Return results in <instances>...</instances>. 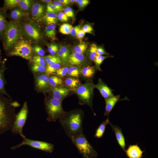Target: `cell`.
<instances>
[{
	"instance_id": "obj_1",
	"label": "cell",
	"mask_w": 158,
	"mask_h": 158,
	"mask_svg": "<svg viewBox=\"0 0 158 158\" xmlns=\"http://www.w3.org/2000/svg\"><path fill=\"white\" fill-rule=\"evenodd\" d=\"M83 118L81 111L75 110L66 112L59 121L67 135L71 138L83 133Z\"/></svg>"
},
{
	"instance_id": "obj_2",
	"label": "cell",
	"mask_w": 158,
	"mask_h": 158,
	"mask_svg": "<svg viewBox=\"0 0 158 158\" xmlns=\"http://www.w3.org/2000/svg\"><path fill=\"white\" fill-rule=\"evenodd\" d=\"M21 35L20 25L18 20L6 21L3 39L5 50L11 49L19 40Z\"/></svg>"
},
{
	"instance_id": "obj_3",
	"label": "cell",
	"mask_w": 158,
	"mask_h": 158,
	"mask_svg": "<svg viewBox=\"0 0 158 158\" xmlns=\"http://www.w3.org/2000/svg\"><path fill=\"white\" fill-rule=\"evenodd\" d=\"M78 152L84 158H95L97 153L83 133L70 138Z\"/></svg>"
},
{
	"instance_id": "obj_4",
	"label": "cell",
	"mask_w": 158,
	"mask_h": 158,
	"mask_svg": "<svg viewBox=\"0 0 158 158\" xmlns=\"http://www.w3.org/2000/svg\"><path fill=\"white\" fill-rule=\"evenodd\" d=\"M45 106L48 116L47 120L49 122H55L66 112L63 109L61 101L53 97L46 100Z\"/></svg>"
},
{
	"instance_id": "obj_5",
	"label": "cell",
	"mask_w": 158,
	"mask_h": 158,
	"mask_svg": "<svg viewBox=\"0 0 158 158\" xmlns=\"http://www.w3.org/2000/svg\"><path fill=\"white\" fill-rule=\"evenodd\" d=\"M33 49L30 42L26 40H19L12 48L10 55L20 57L27 60L32 57Z\"/></svg>"
},
{
	"instance_id": "obj_6",
	"label": "cell",
	"mask_w": 158,
	"mask_h": 158,
	"mask_svg": "<svg viewBox=\"0 0 158 158\" xmlns=\"http://www.w3.org/2000/svg\"><path fill=\"white\" fill-rule=\"evenodd\" d=\"M94 88V84L90 81L80 85L75 89L81 104H87L92 108V99Z\"/></svg>"
},
{
	"instance_id": "obj_7",
	"label": "cell",
	"mask_w": 158,
	"mask_h": 158,
	"mask_svg": "<svg viewBox=\"0 0 158 158\" xmlns=\"http://www.w3.org/2000/svg\"><path fill=\"white\" fill-rule=\"evenodd\" d=\"M20 25L21 34L28 40L35 43L39 42L41 34L37 25L32 21H27Z\"/></svg>"
},
{
	"instance_id": "obj_8",
	"label": "cell",
	"mask_w": 158,
	"mask_h": 158,
	"mask_svg": "<svg viewBox=\"0 0 158 158\" xmlns=\"http://www.w3.org/2000/svg\"><path fill=\"white\" fill-rule=\"evenodd\" d=\"M28 108L27 102H24L21 110L16 116L12 129L13 134H19L22 138L25 137L23 132V129L27 119Z\"/></svg>"
},
{
	"instance_id": "obj_9",
	"label": "cell",
	"mask_w": 158,
	"mask_h": 158,
	"mask_svg": "<svg viewBox=\"0 0 158 158\" xmlns=\"http://www.w3.org/2000/svg\"><path fill=\"white\" fill-rule=\"evenodd\" d=\"M23 140L19 144L11 147V149L15 150L23 145L29 146L32 148L42 150L46 152L51 153L54 149V146L52 144L48 142L34 140L26 138H23Z\"/></svg>"
},
{
	"instance_id": "obj_10",
	"label": "cell",
	"mask_w": 158,
	"mask_h": 158,
	"mask_svg": "<svg viewBox=\"0 0 158 158\" xmlns=\"http://www.w3.org/2000/svg\"><path fill=\"white\" fill-rule=\"evenodd\" d=\"M15 117L10 116L7 113L5 104L0 100V130L11 129Z\"/></svg>"
},
{
	"instance_id": "obj_11",
	"label": "cell",
	"mask_w": 158,
	"mask_h": 158,
	"mask_svg": "<svg viewBox=\"0 0 158 158\" xmlns=\"http://www.w3.org/2000/svg\"><path fill=\"white\" fill-rule=\"evenodd\" d=\"M94 87L99 90L105 99L114 95L113 93L114 90L109 87L101 78L99 79L97 83L94 85Z\"/></svg>"
},
{
	"instance_id": "obj_12",
	"label": "cell",
	"mask_w": 158,
	"mask_h": 158,
	"mask_svg": "<svg viewBox=\"0 0 158 158\" xmlns=\"http://www.w3.org/2000/svg\"><path fill=\"white\" fill-rule=\"evenodd\" d=\"M44 10L43 5L39 2L33 3L31 8V14L32 18L37 20L43 15Z\"/></svg>"
},
{
	"instance_id": "obj_13",
	"label": "cell",
	"mask_w": 158,
	"mask_h": 158,
	"mask_svg": "<svg viewBox=\"0 0 158 158\" xmlns=\"http://www.w3.org/2000/svg\"><path fill=\"white\" fill-rule=\"evenodd\" d=\"M112 130L114 132L116 140L121 147L124 151H126V142L122 129L116 125H114L110 123Z\"/></svg>"
},
{
	"instance_id": "obj_14",
	"label": "cell",
	"mask_w": 158,
	"mask_h": 158,
	"mask_svg": "<svg viewBox=\"0 0 158 158\" xmlns=\"http://www.w3.org/2000/svg\"><path fill=\"white\" fill-rule=\"evenodd\" d=\"M120 95H114L105 99V108L104 116H107L108 117L110 113L113 109L114 106L119 100Z\"/></svg>"
},
{
	"instance_id": "obj_15",
	"label": "cell",
	"mask_w": 158,
	"mask_h": 158,
	"mask_svg": "<svg viewBox=\"0 0 158 158\" xmlns=\"http://www.w3.org/2000/svg\"><path fill=\"white\" fill-rule=\"evenodd\" d=\"M67 60L71 65H79L84 63L85 57L83 54L73 51L69 54Z\"/></svg>"
},
{
	"instance_id": "obj_16",
	"label": "cell",
	"mask_w": 158,
	"mask_h": 158,
	"mask_svg": "<svg viewBox=\"0 0 158 158\" xmlns=\"http://www.w3.org/2000/svg\"><path fill=\"white\" fill-rule=\"evenodd\" d=\"M125 152L129 158H141L143 153L137 145H129Z\"/></svg>"
},
{
	"instance_id": "obj_17",
	"label": "cell",
	"mask_w": 158,
	"mask_h": 158,
	"mask_svg": "<svg viewBox=\"0 0 158 158\" xmlns=\"http://www.w3.org/2000/svg\"><path fill=\"white\" fill-rule=\"evenodd\" d=\"M69 91V89L65 87L55 88L52 90L53 98L61 101L68 95Z\"/></svg>"
},
{
	"instance_id": "obj_18",
	"label": "cell",
	"mask_w": 158,
	"mask_h": 158,
	"mask_svg": "<svg viewBox=\"0 0 158 158\" xmlns=\"http://www.w3.org/2000/svg\"><path fill=\"white\" fill-rule=\"evenodd\" d=\"M48 75L45 74L40 75L36 79V84L37 88L40 90H44L48 86Z\"/></svg>"
},
{
	"instance_id": "obj_19",
	"label": "cell",
	"mask_w": 158,
	"mask_h": 158,
	"mask_svg": "<svg viewBox=\"0 0 158 158\" xmlns=\"http://www.w3.org/2000/svg\"><path fill=\"white\" fill-rule=\"evenodd\" d=\"M6 10L0 8V40H2L6 20Z\"/></svg>"
},
{
	"instance_id": "obj_20",
	"label": "cell",
	"mask_w": 158,
	"mask_h": 158,
	"mask_svg": "<svg viewBox=\"0 0 158 158\" xmlns=\"http://www.w3.org/2000/svg\"><path fill=\"white\" fill-rule=\"evenodd\" d=\"M28 15V13L22 10L19 8H16L12 10L10 16L14 20H18Z\"/></svg>"
},
{
	"instance_id": "obj_21",
	"label": "cell",
	"mask_w": 158,
	"mask_h": 158,
	"mask_svg": "<svg viewBox=\"0 0 158 158\" xmlns=\"http://www.w3.org/2000/svg\"><path fill=\"white\" fill-rule=\"evenodd\" d=\"M96 69L94 66H88L83 68L81 70V73L84 77L91 78L94 76Z\"/></svg>"
},
{
	"instance_id": "obj_22",
	"label": "cell",
	"mask_w": 158,
	"mask_h": 158,
	"mask_svg": "<svg viewBox=\"0 0 158 158\" xmlns=\"http://www.w3.org/2000/svg\"><path fill=\"white\" fill-rule=\"evenodd\" d=\"M110 123L109 117H108L98 127L96 131L94 137L97 138H101L104 133L106 126Z\"/></svg>"
},
{
	"instance_id": "obj_23",
	"label": "cell",
	"mask_w": 158,
	"mask_h": 158,
	"mask_svg": "<svg viewBox=\"0 0 158 158\" xmlns=\"http://www.w3.org/2000/svg\"><path fill=\"white\" fill-rule=\"evenodd\" d=\"M44 19L48 25L55 24L58 21L57 15L54 13H47L44 16Z\"/></svg>"
},
{
	"instance_id": "obj_24",
	"label": "cell",
	"mask_w": 158,
	"mask_h": 158,
	"mask_svg": "<svg viewBox=\"0 0 158 158\" xmlns=\"http://www.w3.org/2000/svg\"><path fill=\"white\" fill-rule=\"evenodd\" d=\"M66 85L71 89H75L81 84L80 80L78 79L73 78H68L65 80Z\"/></svg>"
},
{
	"instance_id": "obj_25",
	"label": "cell",
	"mask_w": 158,
	"mask_h": 158,
	"mask_svg": "<svg viewBox=\"0 0 158 158\" xmlns=\"http://www.w3.org/2000/svg\"><path fill=\"white\" fill-rule=\"evenodd\" d=\"M45 32L47 36L52 40L56 39V25L52 24L48 25L45 28Z\"/></svg>"
},
{
	"instance_id": "obj_26",
	"label": "cell",
	"mask_w": 158,
	"mask_h": 158,
	"mask_svg": "<svg viewBox=\"0 0 158 158\" xmlns=\"http://www.w3.org/2000/svg\"><path fill=\"white\" fill-rule=\"evenodd\" d=\"M33 4L32 1L30 0H20L18 6L22 10L26 12L31 9Z\"/></svg>"
},
{
	"instance_id": "obj_27",
	"label": "cell",
	"mask_w": 158,
	"mask_h": 158,
	"mask_svg": "<svg viewBox=\"0 0 158 158\" xmlns=\"http://www.w3.org/2000/svg\"><path fill=\"white\" fill-rule=\"evenodd\" d=\"M49 84L51 86L55 87L63 84L62 79L59 77L52 75L48 78Z\"/></svg>"
},
{
	"instance_id": "obj_28",
	"label": "cell",
	"mask_w": 158,
	"mask_h": 158,
	"mask_svg": "<svg viewBox=\"0 0 158 158\" xmlns=\"http://www.w3.org/2000/svg\"><path fill=\"white\" fill-rule=\"evenodd\" d=\"M57 55L60 59L64 60H67L69 55V49L66 47L62 46L57 52Z\"/></svg>"
},
{
	"instance_id": "obj_29",
	"label": "cell",
	"mask_w": 158,
	"mask_h": 158,
	"mask_svg": "<svg viewBox=\"0 0 158 158\" xmlns=\"http://www.w3.org/2000/svg\"><path fill=\"white\" fill-rule=\"evenodd\" d=\"M112 55L102 56L96 55L94 61L95 62L96 68L99 71H101L100 66L104 61L108 58H113Z\"/></svg>"
},
{
	"instance_id": "obj_30",
	"label": "cell",
	"mask_w": 158,
	"mask_h": 158,
	"mask_svg": "<svg viewBox=\"0 0 158 158\" xmlns=\"http://www.w3.org/2000/svg\"><path fill=\"white\" fill-rule=\"evenodd\" d=\"M44 60L47 65L54 63H61L62 61L59 57L54 55H48L45 56Z\"/></svg>"
},
{
	"instance_id": "obj_31",
	"label": "cell",
	"mask_w": 158,
	"mask_h": 158,
	"mask_svg": "<svg viewBox=\"0 0 158 158\" xmlns=\"http://www.w3.org/2000/svg\"><path fill=\"white\" fill-rule=\"evenodd\" d=\"M20 0H4V9H11L18 6V4Z\"/></svg>"
},
{
	"instance_id": "obj_32",
	"label": "cell",
	"mask_w": 158,
	"mask_h": 158,
	"mask_svg": "<svg viewBox=\"0 0 158 158\" xmlns=\"http://www.w3.org/2000/svg\"><path fill=\"white\" fill-rule=\"evenodd\" d=\"M61 65L60 63H54L47 65L46 68L45 73L48 75L53 74L56 73V71L61 68Z\"/></svg>"
},
{
	"instance_id": "obj_33",
	"label": "cell",
	"mask_w": 158,
	"mask_h": 158,
	"mask_svg": "<svg viewBox=\"0 0 158 158\" xmlns=\"http://www.w3.org/2000/svg\"><path fill=\"white\" fill-rule=\"evenodd\" d=\"M81 73L80 69L75 66H72L68 69L67 74L73 77H77Z\"/></svg>"
},
{
	"instance_id": "obj_34",
	"label": "cell",
	"mask_w": 158,
	"mask_h": 158,
	"mask_svg": "<svg viewBox=\"0 0 158 158\" xmlns=\"http://www.w3.org/2000/svg\"><path fill=\"white\" fill-rule=\"evenodd\" d=\"M32 62L34 64L45 66L46 63L44 58L39 55H35L32 59Z\"/></svg>"
},
{
	"instance_id": "obj_35",
	"label": "cell",
	"mask_w": 158,
	"mask_h": 158,
	"mask_svg": "<svg viewBox=\"0 0 158 158\" xmlns=\"http://www.w3.org/2000/svg\"><path fill=\"white\" fill-rule=\"evenodd\" d=\"M72 28V25L69 24L63 23L60 26L59 31L63 34L68 35L70 34Z\"/></svg>"
},
{
	"instance_id": "obj_36",
	"label": "cell",
	"mask_w": 158,
	"mask_h": 158,
	"mask_svg": "<svg viewBox=\"0 0 158 158\" xmlns=\"http://www.w3.org/2000/svg\"><path fill=\"white\" fill-rule=\"evenodd\" d=\"M87 48V45L86 43L81 42L79 44L74 48L73 50L74 51L82 54L85 51Z\"/></svg>"
},
{
	"instance_id": "obj_37",
	"label": "cell",
	"mask_w": 158,
	"mask_h": 158,
	"mask_svg": "<svg viewBox=\"0 0 158 158\" xmlns=\"http://www.w3.org/2000/svg\"><path fill=\"white\" fill-rule=\"evenodd\" d=\"M97 48V45L94 44H92L90 46L89 50V58L91 61H94L96 55V51Z\"/></svg>"
},
{
	"instance_id": "obj_38",
	"label": "cell",
	"mask_w": 158,
	"mask_h": 158,
	"mask_svg": "<svg viewBox=\"0 0 158 158\" xmlns=\"http://www.w3.org/2000/svg\"><path fill=\"white\" fill-rule=\"evenodd\" d=\"M68 68L67 67L60 68L56 72V73L59 77H63L67 73Z\"/></svg>"
},
{
	"instance_id": "obj_39",
	"label": "cell",
	"mask_w": 158,
	"mask_h": 158,
	"mask_svg": "<svg viewBox=\"0 0 158 158\" xmlns=\"http://www.w3.org/2000/svg\"><path fill=\"white\" fill-rule=\"evenodd\" d=\"M32 69L34 72H45L46 68L45 66L33 64L32 66Z\"/></svg>"
},
{
	"instance_id": "obj_40",
	"label": "cell",
	"mask_w": 158,
	"mask_h": 158,
	"mask_svg": "<svg viewBox=\"0 0 158 158\" xmlns=\"http://www.w3.org/2000/svg\"><path fill=\"white\" fill-rule=\"evenodd\" d=\"M33 50L37 53L38 55L43 56L44 55L45 52L40 46L35 45L33 47Z\"/></svg>"
},
{
	"instance_id": "obj_41",
	"label": "cell",
	"mask_w": 158,
	"mask_h": 158,
	"mask_svg": "<svg viewBox=\"0 0 158 158\" xmlns=\"http://www.w3.org/2000/svg\"><path fill=\"white\" fill-rule=\"evenodd\" d=\"M64 13L68 17L71 18H73L74 17V13L70 7H67L63 9Z\"/></svg>"
},
{
	"instance_id": "obj_42",
	"label": "cell",
	"mask_w": 158,
	"mask_h": 158,
	"mask_svg": "<svg viewBox=\"0 0 158 158\" xmlns=\"http://www.w3.org/2000/svg\"><path fill=\"white\" fill-rule=\"evenodd\" d=\"M53 4L54 8L57 12L63 10V7L62 4L58 0L54 1Z\"/></svg>"
},
{
	"instance_id": "obj_43",
	"label": "cell",
	"mask_w": 158,
	"mask_h": 158,
	"mask_svg": "<svg viewBox=\"0 0 158 158\" xmlns=\"http://www.w3.org/2000/svg\"><path fill=\"white\" fill-rule=\"evenodd\" d=\"M96 55H105V56L109 55V54L106 52L104 49L101 47H97Z\"/></svg>"
},
{
	"instance_id": "obj_44",
	"label": "cell",
	"mask_w": 158,
	"mask_h": 158,
	"mask_svg": "<svg viewBox=\"0 0 158 158\" xmlns=\"http://www.w3.org/2000/svg\"><path fill=\"white\" fill-rule=\"evenodd\" d=\"M47 13H56L57 12L54 8L52 3H47Z\"/></svg>"
},
{
	"instance_id": "obj_45",
	"label": "cell",
	"mask_w": 158,
	"mask_h": 158,
	"mask_svg": "<svg viewBox=\"0 0 158 158\" xmlns=\"http://www.w3.org/2000/svg\"><path fill=\"white\" fill-rule=\"evenodd\" d=\"M57 16L58 19L62 22H67L68 20V17L63 12L59 13Z\"/></svg>"
},
{
	"instance_id": "obj_46",
	"label": "cell",
	"mask_w": 158,
	"mask_h": 158,
	"mask_svg": "<svg viewBox=\"0 0 158 158\" xmlns=\"http://www.w3.org/2000/svg\"><path fill=\"white\" fill-rule=\"evenodd\" d=\"M79 26H77L74 27H72L70 30V34L74 37H76L78 32L80 30Z\"/></svg>"
},
{
	"instance_id": "obj_47",
	"label": "cell",
	"mask_w": 158,
	"mask_h": 158,
	"mask_svg": "<svg viewBox=\"0 0 158 158\" xmlns=\"http://www.w3.org/2000/svg\"><path fill=\"white\" fill-rule=\"evenodd\" d=\"M82 30L85 33H91L93 31V28L91 25L86 24L83 27Z\"/></svg>"
},
{
	"instance_id": "obj_48",
	"label": "cell",
	"mask_w": 158,
	"mask_h": 158,
	"mask_svg": "<svg viewBox=\"0 0 158 158\" xmlns=\"http://www.w3.org/2000/svg\"><path fill=\"white\" fill-rule=\"evenodd\" d=\"M85 34V32L82 30H80L78 33L76 37L81 42Z\"/></svg>"
},
{
	"instance_id": "obj_49",
	"label": "cell",
	"mask_w": 158,
	"mask_h": 158,
	"mask_svg": "<svg viewBox=\"0 0 158 158\" xmlns=\"http://www.w3.org/2000/svg\"><path fill=\"white\" fill-rule=\"evenodd\" d=\"M4 89V81L2 74L0 72V91H2Z\"/></svg>"
},
{
	"instance_id": "obj_50",
	"label": "cell",
	"mask_w": 158,
	"mask_h": 158,
	"mask_svg": "<svg viewBox=\"0 0 158 158\" xmlns=\"http://www.w3.org/2000/svg\"><path fill=\"white\" fill-rule=\"evenodd\" d=\"M59 48L57 45L49 53L51 55H54L58 51Z\"/></svg>"
},
{
	"instance_id": "obj_51",
	"label": "cell",
	"mask_w": 158,
	"mask_h": 158,
	"mask_svg": "<svg viewBox=\"0 0 158 158\" xmlns=\"http://www.w3.org/2000/svg\"><path fill=\"white\" fill-rule=\"evenodd\" d=\"M58 1L61 3L62 5L65 6L70 5L71 4L70 2L68 0H59Z\"/></svg>"
},
{
	"instance_id": "obj_52",
	"label": "cell",
	"mask_w": 158,
	"mask_h": 158,
	"mask_svg": "<svg viewBox=\"0 0 158 158\" xmlns=\"http://www.w3.org/2000/svg\"><path fill=\"white\" fill-rule=\"evenodd\" d=\"M75 2L78 4L83 3L88 4L89 3V1L88 0H75Z\"/></svg>"
},
{
	"instance_id": "obj_53",
	"label": "cell",
	"mask_w": 158,
	"mask_h": 158,
	"mask_svg": "<svg viewBox=\"0 0 158 158\" xmlns=\"http://www.w3.org/2000/svg\"><path fill=\"white\" fill-rule=\"evenodd\" d=\"M56 44H51L48 47V51L50 52L52 51L56 46Z\"/></svg>"
},
{
	"instance_id": "obj_54",
	"label": "cell",
	"mask_w": 158,
	"mask_h": 158,
	"mask_svg": "<svg viewBox=\"0 0 158 158\" xmlns=\"http://www.w3.org/2000/svg\"><path fill=\"white\" fill-rule=\"evenodd\" d=\"M88 4L87 3L80 4H78V5L80 7L82 8L86 6Z\"/></svg>"
},
{
	"instance_id": "obj_55",
	"label": "cell",
	"mask_w": 158,
	"mask_h": 158,
	"mask_svg": "<svg viewBox=\"0 0 158 158\" xmlns=\"http://www.w3.org/2000/svg\"><path fill=\"white\" fill-rule=\"evenodd\" d=\"M41 1L42 2L47 3H51L52 2L51 0H41Z\"/></svg>"
},
{
	"instance_id": "obj_56",
	"label": "cell",
	"mask_w": 158,
	"mask_h": 158,
	"mask_svg": "<svg viewBox=\"0 0 158 158\" xmlns=\"http://www.w3.org/2000/svg\"><path fill=\"white\" fill-rule=\"evenodd\" d=\"M70 2L71 3H74L75 2V0H69Z\"/></svg>"
},
{
	"instance_id": "obj_57",
	"label": "cell",
	"mask_w": 158,
	"mask_h": 158,
	"mask_svg": "<svg viewBox=\"0 0 158 158\" xmlns=\"http://www.w3.org/2000/svg\"><path fill=\"white\" fill-rule=\"evenodd\" d=\"M1 60V50H0V61Z\"/></svg>"
}]
</instances>
